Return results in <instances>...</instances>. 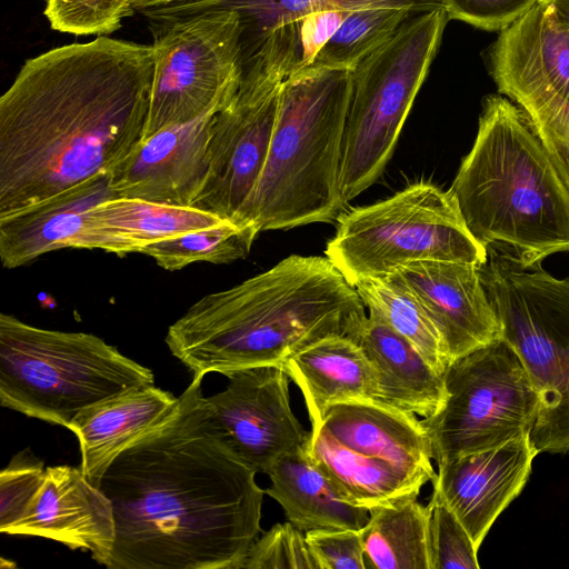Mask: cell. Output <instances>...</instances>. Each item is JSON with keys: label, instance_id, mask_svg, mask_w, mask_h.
<instances>
[{"label": "cell", "instance_id": "1", "mask_svg": "<svg viewBox=\"0 0 569 569\" xmlns=\"http://www.w3.org/2000/svg\"><path fill=\"white\" fill-rule=\"evenodd\" d=\"M202 379L97 485L116 522L108 569H239L261 533L266 492L212 425Z\"/></svg>", "mask_w": 569, "mask_h": 569}, {"label": "cell", "instance_id": "2", "mask_svg": "<svg viewBox=\"0 0 569 569\" xmlns=\"http://www.w3.org/2000/svg\"><path fill=\"white\" fill-rule=\"evenodd\" d=\"M152 44L100 36L28 59L0 98V216L110 173L142 140Z\"/></svg>", "mask_w": 569, "mask_h": 569}, {"label": "cell", "instance_id": "3", "mask_svg": "<svg viewBox=\"0 0 569 569\" xmlns=\"http://www.w3.org/2000/svg\"><path fill=\"white\" fill-rule=\"evenodd\" d=\"M366 318L357 290L327 257L291 254L191 305L164 341L192 377L282 365L309 345L350 336Z\"/></svg>", "mask_w": 569, "mask_h": 569}, {"label": "cell", "instance_id": "4", "mask_svg": "<svg viewBox=\"0 0 569 569\" xmlns=\"http://www.w3.org/2000/svg\"><path fill=\"white\" fill-rule=\"evenodd\" d=\"M449 191L483 247L506 246L525 266L569 251V191L526 113L502 94L483 99Z\"/></svg>", "mask_w": 569, "mask_h": 569}, {"label": "cell", "instance_id": "5", "mask_svg": "<svg viewBox=\"0 0 569 569\" xmlns=\"http://www.w3.org/2000/svg\"><path fill=\"white\" fill-rule=\"evenodd\" d=\"M352 70L307 67L283 81L268 158L248 220L260 232L337 220Z\"/></svg>", "mask_w": 569, "mask_h": 569}, {"label": "cell", "instance_id": "6", "mask_svg": "<svg viewBox=\"0 0 569 569\" xmlns=\"http://www.w3.org/2000/svg\"><path fill=\"white\" fill-rule=\"evenodd\" d=\"M151 369L86 332L43 329L0 315V405L68 428L78 412L152 385Z\"/></svg>", "mask_w": 569, "mask_h": 569}, {"label": "cell", "instance_id": "7", "mask_svg": "<svg viewBox=\"0 0 569 569\" xmlns=\"http://www.w3.org/2000/svg\"><path fill=\"white\" fill-rule=\"evenodd\" d=\"M480 274L502 327L539 395L530 443L540 452L569 451V278L541 262L525 266L502 244L487 247Z\"/></svg>", "mask_w": 569, "mask_h": 569}, {"label": "cell", "instance_id": "8", "mask_svg": "<svg viewBox=\"0 0 569 569\" xmlns=\"http://www.w3.org/2000/svg\"><path fill=\"white\" fill-rule=\"evenodd\" d=\"M306 452L346 502L367 510L418 497L437 473L421 419L379 402L330 406Z\"/></svg>", "mask_w": 569, "mask_h": 569}, {"label": "cell", "instance_id": "9", "mask_svg": "<svg viewBox=\"0 0 569 569\" xmlns=\"http://www.w3.org/2000/svg\"><path fill=\"white\" fill-rule=\"evenodd\" d=\"M448 21L445 9L413 16L352 69L339 174L345 204L383 173Z\"/></svg>", "mask_w": 569, "mask_h": 569}, {"label": "cell", "instance_id": "10", "mask_svg": "<svg viewBox=\"0 0 569 569\" xmlns=\"http://www.w3.org/2000/svg\"><path fill=\"white\" fill-rule=\"evenodd\" d=\"M326 257L355 287L417 261H455L481 267L487 248L471 233L452 193L430 182L343 212Z\"/></svg>", "mask_w": 569, "mask_h": 569}, {"label": "cell", "instance_id": "11", "mask_svg": "<svg viewBox=\"0 0 569 569\" xmlns=\"http://www.w3.org/2000/svg\"><path fill=\"white\" fill-rule=\"evenodd\" d=\"M297 23L270 34L244 66L236 94L216 112L208 176L191 207L251 222L249 207L268 158L282 84L299 62Z\"/></svg>", "mask_w": 569, "mask_h": 569}, {"label": "cell", "instance_id": "12", "mask_svg": "<svg viewBox=\"0 0 569 569\" xmlns=\"http://www.w3.org/2000/svg\"><path fill=\"white\" fill-rule=\"evenodd\" d=\"M443 381V406L421 419L437 463L530 435L539 395L503 338L455 359Z\"/></svg>", "mask_w": 569, "mask_h": 569}, {"label": "cell", "instance_id": "13", "mask_svg": "<svg viewBox=\"0 0 569 569\" xmlns=\"http://www.w3.org/2000/svg\"><path fill=\"white\" fill-rule=\"evenodd\" d=\"M153 72L142 140L224 107L243 77L241 28L232 11L151 23Z\"/></svg>", "mask_w": 569, "mask_h": 569}, {"label": "cell", "instance_id": "14", "mask_svg": "<svg viewBox=\"0 0 569 569\" xmlns=\"http://www.w3.org/2000/svg\"><path fill=\"white\" fill-rule=\"evenodd\" d=\"M224 376L226 389L204 401L219 436L243 465L268 473L281 457L306 450L310 431L292 412L289 377L281 367L243 368Z\"/></svg>", "mask_w": 569, "mask_h": 569}, {"label": "cell", "instance_id": "15", "mask_svg": "<svg viewBox=\"0 0 569 569\" xmlns=\"http://www.w3.org/2000/svg\"><path fill=\"white\" fill-rule=\"evenodd\" d=\"M488 64L498 92L526 114L550 102L569 103V27L549 0L500 31Z\"/></svg>", "mask_w": 569, "mask_h": 569}, {"label": "cell", "instance_id": "16", "mask_svg": "<svg viewBox=\"0 0 569 569\" xmlns=\"http://www.w3.org/2000/svg\"><path fill=\"white\" fill-rule=\"evenodd\" d=\"M216 112L141 140L110 172L114 198L192 206L208 176Z\"/></svg>", "mask_w": 569, "mask_h": 569}, {"label": "cell", "instance_id": "17", "mask_svg": "<svg viewBox=\"0 0 569 569\" xmlns=\"http://www.w3.org/2000/svg\"><path fill=\"white\" fill-rule=\"evenodd\" d=\"M427 312L451 362L502 338V327L481 279L480 267L455 261H417L391 274Z\"/></svg>", "mask_w": 569, "mask_h": 569}, {"label": "cell", "instance_id": "18", "mask_svg": "<svg viewBox=\"0 0 569 569\" xmlns=\"http://www.w3.org/2000/svg\"><path fill=\"white\" fill-rule=\"evenodd\" d=\"M538 455L529 436L440 463L432 480L479 550L498 516L520 493Z\"/></svg>", "mask_w": 569, "mask_h": 569}, {"label": "cell", "instance_id": "19", "mask_svg": "<svg viewBox=\"0 0 569 569\" xmlns=\"http://www.w3.org/2000/svg\"><path fill=\"white\" fill-rule=\"evenodd\" d=\"M4 535L41 537L84 549L104 566L116 541L112 503L80 467H47L24 515Z\"/></svg>", "mask_w": 569, "mask_h": 569}, {"label": "cell", "instance_id": "20", "mask_svg": "<svg viewBox=\"0 0 569 569\" xmlns=\"http://www.w3.org/2000/svg\"><path fill=\"white\" fill-rule=\"evenodd\" d=\"M114 198L111 173H100L44 200L0 216V260L14 269L51 251L77 249L88 214Z\"/></svg>", "mask_w": 569, "mask_h": 569}, {"label": "cell", "instance_id": "21", "mask_svg": "<svg viewBox=\"0 0 569 569\" xmlns=\"http://www.w3.org/2000/svg\"><path fill=\"white\" fill-rule=\"evenodd\" d=\"M177 403L170 391L152 383L127 389L78 412L68 429L78 439L80 468L90 482L97 487L113 459L168 417Z\"/></svg>", "mask_w": 569, "mask_h": 569}, {"label": "cell", "instance_id": "22", "mask_svg": "<svg viewBox=\"0 0 569 569\" xmlns=\"http://www.w3.org/2000/svg\"><path fill=\"white\" fill-rule=\"evenodd\" d=\"M228 219L191 206L110 198L90 209L77 249L139 253L144 247Z\"/></svg>", "mask_w": 569, "mask_h": 569}, {"label": "cell", "instance_id": "23", "mask_svg": "<svg viewBox=\"0 0 569 569\" xmlns=\"http://www.w3.org/2000/svg\"><path fill=\"white\" fill-rule=\"evenodd\" d=\"M300 389L311 427L330 406L379 402L376 372L359 345L348 336L322 338L303 348L281 367Z\"/></svg>", "mask_w": 569, "mask_h": 569}, {"label": "cell", "instance_id": "24", "mask_svg": "<svg viewBox=\"0 0 569 569\" xmlns=\"http://www.w3.org/2000/svg\"><path fill=\"white\" fill-rule=\"evenodd\" d=\"M348 337L373 367L380 403L421 418L441 409L446 400L443 376L409 340L370 315Z\"/></svg>", "mask_w": 569, "mask_h": 569}, {"label": "cell", "instance_id": "25", "mask_svg": "<svg viewBox=\"0 0 569 569\" xmlns=\"http://www.w3.org/2000/svg\"><path fill=\"white\" fill-rule=\"evenodd\" d=\"M271 485L266 495L283 509L286 518L299 530H361L369 510L346 502L330 479L306 450L281 457L267 473Z\"/></svg>", "mask_w": 569, "mask_h": 569}, {"label": "cell", "instance_id": "26", "mask_svg": "<svg viewBox=\"0 0 569 569\" xmlns=\"http://www.w3.org/2000/svg\"><path fill=\"white\" fill-rule=\"evenodd\" d=\"M377 0H179L143 13L151 23L182 19L209 11H232L240 22L242 64L257 54L276 30L307 16L329 10L353 11Z\"/></svg>", "mask_w": 569, "mask_h": 569}, {"label": "cell", "instance_id": "27", "mask_svg": "<svg viewBox=\"0 0 569 569\" xmlns=\"http://www.w3.org/2000/svg\"><path fill=\"white\" fill-rule=\"evenodd\" d=\"M360 530L366 569H432L429 511L417 497L369 510Z\"/></svg>", "mask_w": 569, "mask_h": 569}, {"label": "cell", "instance_id": "28", "mask_svg": "<svg viewBox=\"0 0 569 569\" xmlns=\"http://www.w3.org/2000/svg\"><path fill=\"white\" fill-rule=\"evenodd\" d=\"M435 10L423 0H377L353 10L311 66L352 70L388 41L408 19Z\"/></svg>", "mask_w": 569, "mask_h": 569}, {"label": "cell", "instance_id": "29", "mask_svg": "<svg viewBox=\"0 0 569 569\" xmlns=\"http://www.w3.org/2000/svg\"><path fill=\"white\" fill-rule=\"evenodd\" d=\"M369 315L409 340L441 376L451 363L436 326L413 295L390 276L369 278L355 286Z\"/></svg>", "mask_w": 569, "mask_h": 569}, {"label": "cell", "instance_id": "30", "mask_svg": "<svg viewBox=\"0 0 569 569\" xmlns=\"http://www.w3.org/2000/svg\"><path fill=\"white\" fill-rule=\"evenodd\" d=\"M260 232L254 222L236 223L226 220L188 233L151 243L139 253L151 257L169 271L196 262L231 263L246 258Z\"/></svg>", "mask_w": 569, "mask_h": 569}, {"label": "cell", "instance_id": "31", "mask_svg": "<svg viewBox=\"0 0 569 569\" xmlns=\"http://www.w3.org/2000/svg\"><path fill=\"white\" fill-rule=\"evenodd\" d=\"M136 0H47L50 27L74 36H108L136 13Z\"/></svg>", "mask_w": 569, "mask_h": 569}, {"label": "cell", "instance_id": "32", "mask_svg": "<svg viewBox=\"0 0 569 569\" xmlns=\"http://www.w3.org/2000/svg\"><path fill=\"white\" fill-rule=\"evenodd\" d=\"M427 507L432 569H478V549L436 490Z\"/></svg>", "mask_w": 569, "mask_h": 569}, {"label": "cell", "instance_id": "33", "mask_svg": "<svg viewBox=\"0 0 569 569\" xmlns=\"http://www.w3.org/2000/svg\"><path fill=\"white\" fill-rule=\"evenodd\" d=\"M239 569H319L306 533L287 520L260 533Z\"/></svg>", "mask_w": 569, "mask_h": 569}, {"label": "cell", "instance_id": "34", "mask_svg": "<svg viewBox=\"0 0 569 569\" xmlns=\"http://www.w3.org/2000/svg\"><path fill=\"white\" fill-rule=\"evenodd\" d=\"M46 473L44 463L29 449L14 455L0 472V532L24 515Z\"/></svg>", "mask_w": 569, "mask_h": 569}, {"label": "cell", "instance_id": "35", "mask_svg": "<svg viewBox=\"0 0 569 569\" xmlns=\"http://www.w3.org/2000/svg\"><path fill=\"white\" fill-rule=\"evenodd\" d=\"M526 116L569 191V103L550 102Z\"/></svg>", "mask_w": 569, "mask_h": 569}, {"label": "cell", "instance_id": "36", "mask_svg": "<svg viewBox=\"0 0 569 569\" xmlns=\"http://www.w3.org/2000/svg\"><path fill=\"white\" fill-rule=\"evenodd\" d=\"M305 533L319 569H366L360 530L317 529Z\"/></svg>", "mask_w": 569, "mask_h": 569}, {"label": "cell", "instance_id": "37", "mask_svg": "<svg viewBox=\"0 0 569 569\" xmlns=\"http://www.w3.org/2000/svg\"><path fill=\"white\" fill-rule=\"evenodd\" d=\"M539 0H445L449 20L486 31H502Z\"/></svg>", "mask_w": 569, "mask_h": 569}, {"label": "cell", "instance_id": "38", "mask_svg": "<svg viewBox=\"0 0 569 569\" xmlns=\"http://www.w3.org/2000/svg\"><path fill=\"white\" fill-rule=\"evenodd\" d=\"M350 11L329 9L311 13L297 23L299 62L295 70L312 64L318 53L331 40Z\"/></svg>", "mask_w": 569, "mask_h": 569}, {"label": "cell", "instance_id": "39", "mask_svg": "<svg viewBox=\"0 0 569 569\" xmlns=\"http://www.w3.org/2000/svg\"><path fill=\"white\" fill-rule=\"evenodd\" d=\"M179 0H136L134 2V9L136 12H139L141 14L151 11L153 9L163 7L166 4L176 2Z\"/></svg>", "mask_w": 569, "mask_h": 569}, {"label": "cell", "instance_id": "40", "mask_svg": "<svg viewBox=\"0 0 569 569\" xmlns=\"http://www.w3.org/2000/svg\"><path fill=\"white\" fill-rule=\"evenodd\" d=\"M558 16L569 27V0H549Z\"/></svg>", "mask_w": 569, "mask_h": 569}]
</instances>
